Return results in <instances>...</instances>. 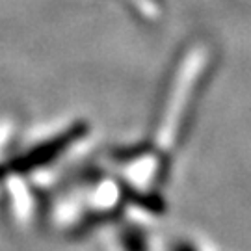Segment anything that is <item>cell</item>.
I'll return each mask as SVG.
<instances>
[{
  "label": "cell",
  "instance_id": "obj_1",
  "mask_svg": "<svg viewBox=\"0 0 251 251\" xmlns=\"http://www.w3.org/2000/svg\"><path fill=\"white\" fill-rule=\"evenodd\" d=\"M86 130H88L86 123H75L65 132L54 136L52 140H47V142L39 144L37 147H32L23 156L11 160L9 164L0 166V179L9 175V173H28V171L41 168V166H45L49 162H52L54 158L60 156V152H63L67 147H71L78 138L86 134Z\"/></svg>",
  "mask_w": 251,
  "mask_h": 251
},
{
  "label": "cell",
  "instance_id": "obj_2",
  "mask_svg": "<svg viewBox=\"0 0 251 251\" xmlns=\"http://www.w3.org/2000/svg\"><path fill=\"white\" fill-rule=\"evenodd\" d=\"M121 244L125 251H147L144 233L138 227H126L121 233Z\"/></svg>",
  "mask_w": 251,
  "mask_h": 251
}]
</instances>
